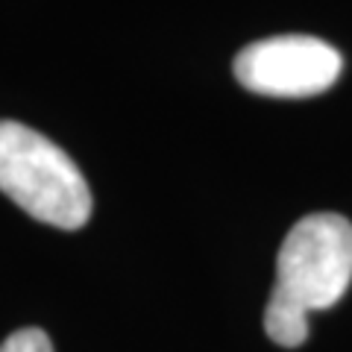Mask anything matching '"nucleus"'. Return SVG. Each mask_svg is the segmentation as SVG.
<instances>
[{
    "label": "nucleus",
    "instance_id": "4",
    "mask_svg": "<svg viewBox=\"0 0 352 352\" xmlns=\"http://www.w3.org/2000/svg\"><path fill=\"white\" fill-rule=\"evenodd\" d=\"M0 352H53V344L41 329H21L0 344Z\"/></svg>",
    "mask_w": 352,
    "mask_h": 352
},
{
    "label": "nucleus",
    "instance_id": "2",
    "mask_svg": "<svg viewBox=\"0 0 352 352\" xmlns=\"http://www.w3.org/2000/svg\"><path fill=\"white\" fill-rule=\"evenodd\" d=\"M0 191L56 229H80L91 217V191L74 159L15 120H0Z\"/></svg>",
    "mask_w": 352,
    "mask_h": 352
},
{
    "label": "nucleus",
    "instance_id": "3",
    "mask_svg": "<svg viewBox=\"0 0 352 352\" xmlns=\"http://www.w3.org/2000/svg\"><path fill=\"white\" fill-rule=\"evenodd\" d=\"M235 76L264 97H314L332 88L344 56L314 36H273L252 41L235 56Z\"/></svg>",
    "mask_w": 352,
    "mask_h": 352
},
{
    "label": "nucleus",
    "instance_id": "1",
    "mask_svg": "<svg viewBox=\"0 0 352 352\" xmlns=\"http://www.w3.org/2000/svg\"><path fill=\"white\" fill-rule=\"evenodd\" d=\"M352 282V223L308 214L294 223L276 258V285L264 308V332L279 346H302L308 314L332 308Z\"/></svg>",
    "mask_w": 352,
    "mask_h": 352
}]
</instances>
